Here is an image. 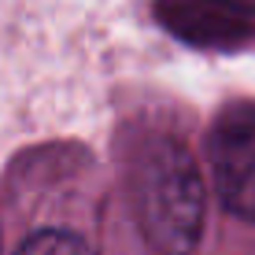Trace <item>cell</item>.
<instances>
[{"label": "cell", "mask_w": 255, "mask_h": 255, "mask_svg": "<svg viewBox=\"0 0 255 255\" xmlns=\"http://www.w3.org/2000/svg\"><path fill=\"white\" fill-rule=\"evenodd\" d=\"M137 218L163 255H189L204 230V181L185 144L159 137L137 163Z\"/></svg>", "instance_id": "cell-1"}, {"label": "cell", "mask_w": 255, "mask_h": 255, "mask_svg": "<svg viewBox=\"0 0 255 255\" xmlns=\"http://www.w3.org/2000/svg\"><path fill=\"white\" fill-rule=\"evenodd\" d=\"M218 200L237 218L255 222V104L226 108L207 137Z\"/></svg>", "instance_id": "cell-2"}, {"label": "cell", "mask_w": 255, "mask_h": 255, "mask_svg": "<svg viewBox=\"0 0 255 255\" xmlns=\"http://www.w3.org/2000/svg\"><path fill=\"white\" fill-rule=\"evenodd\" d=\"M159 19L196 45H233L248 30L230 0H159Z\"/></svg>", "instance_id": "cell-3"}, {"label": "cell", "mask_w": 255, "mask_h": 255, "mask_svg": "<svg viewBox=\"0 0 255 255\" xmlns=\"http://www.w3.org/2000/svg\"><path fill=\"white\" fill-rule=\"evenodd\" d=\"M19 255H93V248L67 230H45V233H33L19 248Z\"/></svg>", "instance_id": "cell-4"}, {"label": "cell", "mask_w": 255, "mask_h": 255, "mask_svg": "<svg viewBox=\"0 0 255 255\" xmlns=\"http://www.w3.org/2000/svg\"><path fill=\"white\" fill-rule=\"evenodd\" d=\"M230 4L237 11H244V15H255V0H230Z\"/></svg>", "instance_id": "cell-5"}]
</instances>
